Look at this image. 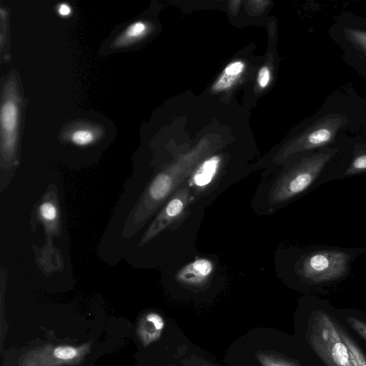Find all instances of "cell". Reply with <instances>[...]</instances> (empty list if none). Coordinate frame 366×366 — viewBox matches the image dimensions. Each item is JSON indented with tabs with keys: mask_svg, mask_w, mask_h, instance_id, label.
I'll return each instance as SVG.
<instances>
[{
	"mask_svg": "<svg viewBox=\"0 0 366 366\" xmlns=\"http://www.w3.org/2000/svg\"><path fill=\"white\" fill-rule=\"evenodd\" d=\"M338 153L337 147H327L301 159L275 180L268 196L269 202L285 204L325 183L339 180L340 170L332 167Z\"/></svg>",
	"mask_w": 366,
	"mask_h": 366,
	"instance_id": "cell-1",
	"label": "cell"
},
{
	"mask_svg": "<svg viewBox=\"0 0 366 366\" xmlns=\"http://www.w3.org/2000/svg\"><path fill=\"white\" fill-rule=\"evenodd\" d=\"M362 254L361 247L314 245L299 254L293 271L302 283L321 288L349 277L353 262Z\"/></svg>",
	"mask_w": 366,
	"mask_h": 366,
	"instance_id": "cell-2",
	"label": "cell"
},
{
	"mask_svg": "<svg viewBox=\"0 0 366 366\" xmlns=\"http://www.w3.org/2000/svg\"><path fill=\"white\" fill-rule=\"evenodd\" d=\"M197 159L189 156L177 161L159 172L149 183L129 219V232L139 229L153 214L179 188Z\"/></svg>",
	"mask_w": 366,
	"mask_h": 366,
	"instance_id": "cell-3",
	"label": "cell"
},
{
	"mask_svg": "<svg viewBox=\"0 0 366 366\" xmlns=\"http://www.w3.org/2000/svg\"><path fill=\"white\" fill-rule=\"evenodd\" d=\"M306 339L326 366H356L349 348L342 339L338 325L325 311L317 309L311 312Z\"/></svg>",
	"mask_w": 366,
	"mask_h": 366,
	"instance_id": "cell-4",
	"label": "cell"
},
{
	"mask_svg": "<svg viewBox=\"0 0 366 366\" xmlns=\"http://www.w3.org/2000/svg\"><path fill=\"white\" fill-rule=\"evenodd\" d=\"M92 341L80 345H44L23 353L18 366H79L91 353Z\"/></svg>",
	"mask_w": 366,
	"mask_h": 366,
	"instance_id": "cell-5",
	"label": "cell"
},
{
	"mask_svg": "<svg viewBox=\"0 0 366 366\" xmlns=\"http://www.w3.org/2000/svg\"><path fill=\"white\" fill-rule=\"evenodd\" d=\"M347 123L348 118L341 113H330L320 117L287 147L284 157L297 152L327 147Z\"/></svg>",
	"mask_w": 366,
	"mask_h": 366,
	"instance_id": "cell-6",
	"label": "cell"
},
{
	"mask_svg": "<svg viewBox=\"0 0 366 366\" xmlns=\"http://www.w3.org/2000/svg\"><path fill=\"white\" fill-rule=\"evenodd\" d=\"M19 97L13 86L7 88L0 109L1 157L5 166L13 163L19 138L20 108Z\"/></svg>",
	"mask_w": 366,
	"mask_h": 366,
	"instance_id": "cell-7",
	"label": "cell"
},
{
	"mask_svg": "<svg viewBox=\"0 0 366 366\" xmlns=\"http://www.w3.org/2000/svg\"><path fill=\"white\" fill-rule=\"evenodd\" d=\"M192 198L189 187H179L167 201L164 206L143 235L140 246L144 245L178 219L186 209Z\"/></svg>",
	"mask_w": 366,
	"mask_h": 366,
	"instance_id": "cell-8",
	"label": "cell"
},
{
	"mask_svg": "<svg viewBox=\"0 0 366 366\" xmlns=\"http://www.w3.org/2000/svg\"><path fill=\"white\" fill-rule=\"evenodd\" d=\"M214 269V264L210 259L199 258L182 267L177 273V279L182 284L199 287L209 280Z\"/></svg>",
	"mask_w": 366,
	"mask_h": 366,
	"instance_id": "cell-9",
	"label": "cell"
},
{
	"mask_svg": "<svg viewBox=\"0 0 366 366\" xmlns=\"http://www.w3.org/2000/svg\"><path fill=\"white\" fill-rule=\"evenodd\" d=\"M59 214L56 194L54 191H49L37 208V216L49 237H56L59 232Z\"/></svg>",
	"mask_w": 366,
	"mask_h": 366,
	"instance_id": "cell-10",
	"label": "cell"
},
{
	"mask_svg": "<svg viewBox=\"0 0 366 366\" xmlns=\"http://www.w3.org/2000/svg\"><path fill=\"white\" fill-rule=\"evenodd\" d=\"M164 325L163 317L154 312H146L139 317L137 335L144 347H147L161 337Z\"/></svg>",
	"mask_w": 366,
	"mask_h": 366,
	"instance_id": "cell-11",
	"label": "cell"
},
{
	"mask_svg": "<svg viewBox=\"0 0 366 366\" xmlns=\"http://www.w3.org/2000/svg\"><path fill=\"white\" fill-rule=\"evenodd\" d=\"M220 157L213 156L201 163L189 178V188H203L210 184L215 178L219 170Z\"/></svg>",
	"mask_w": 366,
	"mask_h": 366,
	"instance_id": "cell-12",
	"label": "cell"
},
{
	"mask_svg": "<svg viewBox=\"0 0 366 366\" xmlns=\"http://www.w3.org/2000/svg\"><path fill=\"white\" fill-rule=\"evenodd\" d=\"M148 29V24L144 21L132 22L114 39L111 47L116 49L130 46L142 39Z\"/></svg>",
	"mask_w": 366,
	"mask_h": 366,
	"instance_id": "cell-13",
	"label": "cell"
},
{
	"mask_svg": "<svg viewBox=\"0 0 366 366\" xmlns=\"http://www.w3.org/2000/svg\"><path fill=\"white\" fill-rule=\"evenodd\" d=\"M366 173V143L357 144L350 159L345 165L340 179Z\"/></svg>",
	"mask_w": 366,
	"mask_h": 366,
	"instance_id": "cell-14",
	"label": "cell"
},
{
	"mask_svg": "<svg viewBox=\"0 0 366 366\" xmlns=\"http://www.w3.org/2000/svg\"><path fill=\"white\" fill-rule=\"evenodd\" d=\"M101 136V131L96 126L80 125L72 128L66 138L75 146L84 147L94 144Z\"/></svg>",
	"mask_w": 366,
	"mask_h": 366,
	"instance_id": "cell-15",
	"label": "cell"
},
{
	"mask_svg": "<svg viewBox=\"0 0 366 366\" xmlns=\"http://www.w3.org/2000/svg\"><path fill=\"white\" fill-rule=\"evenodd\" d=\"M244 64L240 61L229 63L224 69L217 81L213 85V90H224L232 86L243 71Z\"/></svg>",
	"mask_w": 366,
	"mask_h": 366,
	"instance_id": "cell-16",
	"label": "cell"
},
{
	"mask_svg": "<svg viewBox=\"0 0 366 366\" xmlns=\"http://www.w3.org/2000/svg\"><path fill=\"white\" fill-rule=\"evenodd\" d=\"M255 356L262 366H300L296 362L271 352H257Z\"/></svg>",
	"mask_w": 366,
	"mask_h": 366,
	"instance_id": "cell-17",
	"label": "cell"
},
{
	"mask_svg": "<svg viewBox=\"0 0 366 366\" xmlns=\"http://www.w3.org/2000/svg\"><path fill=\"white\" fill-rule=\"evenodd\" d=\"M338 330L342 340L349 348L356 366H366V355L354 341L352 337L340 325Z\"/></svg>",
	"mask_w": 366,
	"mask_h": 366,
	"instance_id": "cell-18",
	"label": "cell"
},
{
	"mask_svg": "<svg viewBox=\"0 0 366 366\" xmlns=\"http://www.w3.org/2000/svg\"><path fill=\"white\" fill-rule=\"evenodd\" d=\"M344 33L347 41L366 56V30L347 28Z\"/></svg>",
	"mask_w": 366,
	"mask_h": 366,
	"instance_id": "cell-19",
	"label": "cell"
},
{
	"mask_svg": "<svg viewBox=\"0 0 366 366\" xmlns=\"http://www.w3.org/2000/svg\"><path fill=\"white\" fill-rule=\"evenodd\" d=\"M346 322L350 325L351 328L366 340V322L352 316L346 317Z\"/></svg>",
	"mask_w": 366,
	"mask_h": 366,
	"instance_id": "cell-20",
	"label": "cell"
},
{
	"mask_svg": "<svg viewBox=\"0 0 366 366\" xmlns=\"http://www.w3.org/2000/svg\"><path fill=\"white\" fill-rule=\"evenodd\" d=\"M270 79V72L267 66H262L257 76V82L260 87H265Z\"/></svg>",
	"mask_w": 366,
	"mask_h": 366,
	"instance_id": "cell-21",
	"label": "cell"
},
{
	"mask_svg": "<svg viewBox=\"0 0 366 366\" xmlns=\"http://www.w3.org/2000/svg\"><path fill=\"white\" fill-rule=\"evenodd\" d=\"M57 12L61 16H68L71 13V9L66 4H61L57 7Z\"/></svg>",
	"mask_w": 366,
	"mask_h": 366,
	"instance_id": "cell-22",
	"label": "cell"
},
{
	"mask_svg": "<svg viewBox=\"0 0 366 366\" xmlns=\"http://www.w3.org/2000/svg\"><path fill=\"white\" fill-rule=\"evenodd\" d=\"M361 252L362 254H366V247H361Z\"/></svg>",
	"mask_w": 366,
	"mask_h": 366,
	"instance_id": "cell-23",
	"label": "cell"
},
{
	"mask_svg": "<svg viewBox=\"0 0 366 366\" xmlns=\"http://www.w3.org/2000/svg\"><path fill=\"white\" fill-rule=\"evenodd\" d=\"M202 366H212V365H204Z\"/></svg>",
	"mask_w": 366,
	"mask_h": 366,
	"instance_id": "cell-24",
	"label": "cell"
},
{
	"mask_svg": "<svg viewBox=\"0 0 366 366\" xmlns=\"http://www.w3.org/2000/svg\"><path fill=\"white\" fill-rule=\"evenodd\" d=\"M310 366H315V365H310Z\"/></svg>",
	"mask_w": 366,
	"mask_h": 366,
	"instance_id": "cell-25",
	"label": "cell"
}]
</instances>
